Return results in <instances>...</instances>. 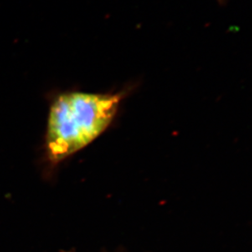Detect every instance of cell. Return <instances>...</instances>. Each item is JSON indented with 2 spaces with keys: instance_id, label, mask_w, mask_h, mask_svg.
Listing matches in <instances>:
<instances>
[{
  "instance_id": "6da1fadb",
  "label": "cell",
  "mask_w": 252,
  "mask_h": 252,
  "mask_svg": "<svg viewBox=\"0 0 252 252\" xmlns=\"http://www.w3.org/2000/svg\"><path fill=\"white\" fill-rule=\"evenodd\" d=\"M122 93L69 92L53 100L48 114L46 148L58 163L98 138L116 116Z\"/></svg>"
}]
</instances>
